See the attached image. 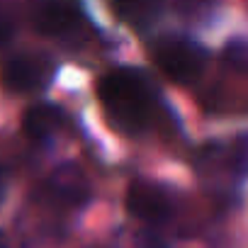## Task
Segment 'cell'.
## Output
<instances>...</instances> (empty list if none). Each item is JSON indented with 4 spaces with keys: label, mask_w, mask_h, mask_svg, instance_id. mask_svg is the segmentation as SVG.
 Instances as JSON below:
<instances>
[{
    "label": "cell",
    "mask_w": 248,
    "mask_h": 248,
    "mask_svg": "<svg viewBox=\"0 0 248 248\" xmlns=\"http://www.w3.org/2000/svg\"><path fill=\"white\" fill-rule=\"evenodd\" d=\"M97 97L109 124L129 137L151 129L161 109L156 83L144 71L132 66L107 71L97 83Z\"/></svg>",
    "instance_id": "cell-1"
},
{
    "label": "cell",
    "mask_w": 248,
    "mask_h": 248,
    "mask_svg": "<svg viewBox=\"0 0 248 248\" xmlns=\"http://www.w3.org/2000/svg\"><path fill=\"white\" fill-rule=\"evenodd\" d=\"M154 63L163 76H168L175 83H192L202 76L207 66V51L180 34H163L151 44Z\"/></svg>",
    "instance_id": "cell-2"
},
{
    "label": "cell",
    "mask_w": 248,
    "mask_h": 248,
    "mask_svg": "<svg viewBox=\"0 0 248 248\" xmlns=\"http://www.w3.org/2000/svg\"><path fill=\"white\" fill-rule=\"evenodd\" d=\"M56 63L46 54L22 51L13 54L0 66V83L10 93H42L51 85Z\"/></svg>",
    "instance_id": "cell-3"
},
{
    "label": "cell",
    "mask_w": 248,
    "mask_h": 248,
    "mask_svg": "<svg viewBox=\"0 0 248 248\" xmlns=\"http://www.w3.org/2000/svg\"><path fill=\"white\" fill-rule=\"evenodd\" d=\"M37 197L44 207L59 209V212H76L83 209L90 200V183L83 175V170L73 163H66L56 168L37 190Z\"/></svg>",
    "instance_id": "cell-4"
},
{
    "label": "cell",
    "mask_w": 248,
    "mask_h": 248,
    "mask_svg": "<svg viewBox=\"0 0 248 248\" xmlns=\"http://www.w3.org/2000/svg\"><path fill=\"white\" fill-rule=\"evenodd\" d=\"M32 27L51 39H76L85 27V15L76 0H32Z\"/></svg>",
    "instance_id": "cell-5"
},
{
    "label": "cell",
    "mask_w": 248,
    "mask_h": 248,
    "mask_svg": "<svg viewBox=\"0 0 248 248\" xmlns=\"http://www.w3.org/2000/svg\"><path fill=\"white\" fill-rule=\"evenodd\" d=\"M127 212L149 226H161L173 217L175 207L163 185L154 180H134L127 190Z\"/></svg>",
    "instance_id": "cell-6"
},
{
    "label": "cell",
    "mask_w": 248,
    "mask_h": 248,
    "mask_svg": "<svg viewBox=\"0 0 248 248\" xmlns=\"http://www.w3.org/2000/svg\"><path fill=\"white\" fill-rule=\"evenodd\" d=\"M66 124H68V114L63 107L51 105V102H39V105H32L27 109L22 129L30 139L46 141V139L59 137L66 129Z\"/></svg>",
    "instance_id": "cell-7"
},
{
    "label": "cell",
    "mask_w": 248,
    "mask_h": 248,
    "mask_svg": "<svg viewBox=\"0 0 248 248\" xmlns=\"http://www.w3.org/2000/svg\"><path fill=\"white\" fill-rule=\"evenodd\" d=\"M112 10L132 30H149L163 13V0H109Z\"/></svg>",
    "instance_id": "cell-8"
},
{
    "label": "cell",
    "mask_w": 248,
    "mask_h": 248,
    "mask_svg": "<svg viewBox=\"0 0 248 248\" xmlns=\"http://www.w3.org/2000/svg\"><path fill=\"white\" fill-rule=\"evenodd\" d=\"M217 5V0H175V10L183 20H204Z\"/></svg>",
    "instance_id": "cell-9"
},
{
    "label": "cell",
    "mask_w": 248,
    "mask_h": 248,
    "mask_svg": "<svg viewBox=\"0 0 248 248\" xmlns=\"http://www.w3.org/2000/svg\"><path fill=\"white\" fill-rule=\"evenodd\" d=\"M231 170L233 175L238 178H246L248 175V132L236 137V141L231 144Z\"/></svg>",
    "instance_id": "cell-10"
},
{
    "label": "cell",
    "mask_w": 248,
    "mask_h": 248,
    "mask_svg": "<svg viewBox=\"0 0 248 248\" xmlns=\"http://www.w3.org/2000/svg\"><path fill=\"white\" fill-rule=\"evenodd\" d=\"M226 61L241 71H248V42H233L226 49Z\"/></svg>",
    "instance_id": "cell-11"
},
{
    "label": "cell",
    "mask_w": 248,
    "mask_h": 248,
    "mask_svg": "<svg viewBox=\"0 0 248 248\" xmlns=\"http://www.w3.org/2000/svg\"><path fill=\"white\" fill-rule=\"evenodd\" d=\"M15 37V20L13 13L5 8V3H0V44H8Z\"/></svg>",
    "instance_id": "cell-12"
},
{
    "label": "cell",
    "mask_w": 248,
    "mask_h": 248,
    "mask_svg": "<svg viewBox=\"0 0 248 248\" xmlns=\"http://www.w3.org/2000/svg\"><path fill=\"white\" fill-rule=\"evenodd\" d=\"M3 197H5V173L0 168V202H3Z\"/></svg>",
    "instance_id": "cell-13"
},
{
    "label": "cell",
    "mask_w": 248,
    "mask_h": 248,
    "mask_svg": "<svg viewBox=\"0 0 248 248\" xmlns=\"http://www.w3.org/2000/svg\"><path fill=\"white\" fill-rule=\"evenodd\" d=\"M0 248H10V243H8V238H5L3 231H0Z\"/></svg>",
    "instance_id": "cell-14"
}]
</instances>
